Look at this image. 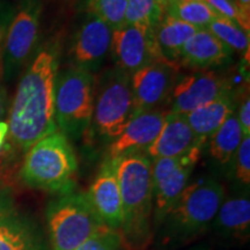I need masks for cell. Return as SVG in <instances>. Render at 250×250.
<instances>
[{"mask_svg":"<svg viewBox=\"0 0 250 250\" xmlns=\"http://www.w3.org/2000/svg\"><path fill=\"white\" fill-rule=\"evenodd\" d=\"M58 62L55 51L44 49L30 62L19 83L8 117V132L20 148L28 151L57 131L55 121V81Z\"/></svg>","mask_w":250,"mask_h":250,"instance_id":"6da1fadb","label":"cell"},{"mask_svg":"<svg viewBox=\"0 0 250 250\" xmlns=\"http://www.w3.org/2000/svg\"><path fill=\"white\" fill-rule=\"evenodd\" d=\"M77 167L67 137L57 130L28 149L20 176L31 188L62 193L71 191Z\"/></svg>","mask_w":250,"mask_h":250,"instance_id":"7a4b0ae2","label":"cell"},{"mask_svg":"<svg viewBox=\"0 0 250 250\" xmlns=\"http://www.w3.org/2000/svg\"><path fill=\"white\" fill-rule=\"evenodd\" d=\"M116 175L124 213L121 229L130 241L143 240L153 210L151 159L143 153L116 159Z\"/></svg>","mask_w":250,"mask_h":250,"instance_id":"3957f363","label":"cell"},{"mask_svg":"<svg viewBox=\"0 0 250 250\" xmlns=\"http://www.w3.org/2000/svg\"><path fill=\"white\" fill-rule=\"evenodd\" d=\"M46 224L54 250H76L104 224L94 211L87 193L67 191L49 203Z\"/></svg>","mask_w":250,"mask_h":250,"instance_id":"277c9868","label":"cell"},{"mask_svg":"<svg viewBox=\"0 0 250 250\" xmlns=\"http://www.w3.org/2000/svg\"><path fill=\"white\" fill-rule=\"evenodd\" d=\"M95 78L88 71L68 67L55 81V121L65 136L78 138L92 125Z\"/></svg>","mask_w":250,"mask_h":250,"instance_id":"5b68a950","label":"cell"},{"mask_svg":"<svg viewBox=\"0 0 250 250\" xmlns=\"http://www.w3.org/2000/svg\"><path fill=\"white\" fill-rule=\"evenodd\" d=\"M129 74L115 67L95 81L92 124L102 138L114 142L136 115Z\"/></svg>","mask_w":250,"mask_h":250,"instance_id":"8992f818","label":"cell"},{"mask_svg":"<svg viewBox=\"0 0 250 250\" xmlns=\"http://www.w3.org/2000/svg\"><path fill=\"white\" fill-rule=\"evenodd\" d=\"M224 196L223 186L213 180L188 184L167 217L179 232H199L214 220Z\"/></svg>","mask_w":250,"mask_h":250,"instance_id":"52a82bcc","label":"cell"},{"mask_svg":"<svg viewBox=\"0 0 250 250\" xmlns=\"http://www.w3.org/2000/svg\"><path fill=\"white\" fill-rule=\"evenodd\" d=\"M43 0H22L6 31L2 48V76L11 81L29 59L39 39Z\"/></svg>","mask_w":250,"mask_h":250,"instance_id":"ba28073f","label":"cell"},{"mask_svg":"<svg viewBox=\"0 0 250 250\" xmlns=\"http://www.w3.org/2000/svg\"><path fill=\"white\" fill-rule=\"evenodd\" d=\"M201 156V146H196L182 156L152 159L153 201L155 215L162 220L188 186L191 171Z\"/></svg>","mask_w":250,"mask_h":250,"instance_id":"9c48e42d","label":"cell"},{"mask_svg":"<svg viewBox=\"0 0 250 250\" xmlns=\"http://www.w3.org/2000/svg\"><path fill=\"white\" fill-rule=\"evenodd\" d=\"M109 52L116 67L129 76L153 62L167 61L156 44L154 30L138 24H125L112 31Z\"/></svg>","mask_w":250,"mask_h":250,"instance_id":"30bf717a","label":"cell"},{"mask_svg":"<svg viewBox=\"0 0 250 250\" xmlns=\"http://www.w3.org/2000/svg\"><path fill=\"white\" fill-rule=\"evenodd\" d=\"M179 67V65L168 61H158L134 72L130 81L136 114L156 110L169 100L177 81Z\"/></svg>","mask_w":250,"mask_h":250,"instance_id":"8fae6325","label":"cell"},{"mask_svg":"<svg viewBox=\"0 0 250 250\" xmlns=\"http://www.w3.org/2000/svg\"><path fill=\"white\" fill-rule=\"evenodd\" d=\"M112 30L101 19L87 13L74 33L68 50L71 66L93 73L110 51Z\"/></svg>","mask_w":250,"mask_h":250,"instance_id":"7c38bea8","label":"cell"},{"mask_svg":"<svg viewBox=\"0 0 250 250\" xmlns=\"http://www.w3.org/2000/svg\"><path fill=\"white\" fill-rule=\"evenodd\" d=\"M229 88L227 80L215 72L197 71L176 81L170 94V112L189 114L208 104Z\"/></svg>","mask_w":250,"mask_h":250,"instance_id":"4fadbf2b","label":"cell"},{"mask_svg":"<svg viewBox=\"0 0 250 250\" xmlns=\"http://www.w3.org/2000/svg\"><path fill=\"white\" fill-rule=\"evenodd\" d=\"M168 111L147 110L137 112L125 129L109 147L108 159L116 160L122 156L143 153L158 138Z\"/></svg>","mask_w":250,"mask_h":250,"instance_id":"5bb4252c","label":"cell"},{"mask_svg":"<svg viewBox=\"0 0 250 250\" xmlns=\"http://www.w3.org/2000/svg\"><path fill=\"white\" fill-rule=\"evenodd\" d=\"M94 211L110 229H121L123 225V203L116 175V160L103 162L101 169L87 193Z\"/></svg>","mask_w":250,"mask_h":250,"instance_id":"9a60e30c","label":"cell"},{"mask_svg":"<svg viewBox=\"0 0 250 250\" xmlns=\"http://www.w3.org/2000/svg\"><path fill=\"white\" fill-rule=\"evenodd\" d=\"M184 115L168 111L158 138L147 148L149 158H175L189 153L196 146H202Z\"/></svg>","mask_w":250,"mask_h":250,"instance_id":"2e32d148","label":"cell"},{"mask_svg":"<svg viewBox=\"0 0 250 250\" xmlns=\"http://www.w3.org/2000/svg\"><path fill=\"white\" fill-rule=\"evenodd\" d=\"M232 52L208 29H199L183 46L179 62L193 70H208L227 62Z\"/></svg>","mask_w":250,"mask_h":250,"instance_id":"e0dca14e","label":"cell"},{"mask_svg":"<svg viewBox=\"0 0 250 250\" xmlns=\"http://www.w3.org/2000/svg\"><path fill=\"white\" fill-rule=\"evenodd\" d=\"M233 111V96L230 88H228L212 102L189 112L186 118L197 138L204 143L206 139L211 138Z\"/></svg>","mask_w":250,"mask_h":250,"instance_id":"ac0fdd59","label":"cell"},{"mask_svg":"<svg viewBox=\"0 0 250 250\" xmlns=\"http://www.w3.org/2000/svg\"><path fill=\"white\" fill-rule=\"evenodd\" d=\"M199 30L191 24L177 20L170 15H164L160 23L154 30L156 44L161 55L168 62L177 65L186 43Z\"/></svg>","mask_w":250,"mask_h":250,"instance_id":"d6986e66","label":"cell"},{"mask_svg":"<svg viewBox=\"0 0 250 250\" xmlns=\"http://www.w3.org/2000/svg\"><path fill=\"white\" fill-rule=\"evenodd\" d=\"M0 250H43L34 225L15 213L0 220Z\"/></svg>","mask_w":250,"mask_h":250,"instance_id":"ffe728a7","label":"cell"},{"mask_svg":"<svg viewBox=\"0 0 250 250\" xmlns=\"http://www.w3.org/2000/svg\"><path fill=\"white\" fill-rule=\"evenodd\" d=\"M215 224L225 232L247 237L250 229V202L246 197H234L221 203L214 218Z\"/></svg>","mask_w":250,"mask_h":250,"instance_id":"44dd1931","label":"cell"},{"mask_svg":"<svg viewBox=\"0 0 250 250\" xmlns=\"http://www.w3.org/2000/svg\"><path fill=\"white\" fill-rule=\"evenodd\" d=\"M242 131L235 110L210 138V154L221 165L229 164L242 140Z\"/></svg>","mask_w":250,"mask_h":250,"instance_id":"7402d4cb","label":"cell"},{"mask_svg":"<svg viewBox=\"0 0 250 250\" xmlns=\"http://www.w3.org/2000/svg\"><path fill=\"white\" fill-rule=\"evenodd\" d=\"M161 5L167 15L198 29H206L219 17L203 0H161Z\"/></svg>","mask_w":250,"mask_h":250,"instance_id":"603a6c76","label":"cell"},{"mask_svg":"<svg viewBox=\"0 0 250 250\" xmlns=\"http://www.w3.org/2000/svg\"><path fill=\"white\" fill-rule=\"evenodd\" d=\"M164 13V7L159 0H126L125 24H138L155 30Z\"/></svg>","mask_w":250,"mask_h":250,"instance_id":"cb8c5ba5","label":"cell"},{"mask_svg":"<svg viewBox=\"0 0 250 250\" xmlns=\"http://www.w3.org/2000/svg\"><path fill=\"white\" fill-rule=\"evenodd\" d=\"M206 29L234 51L249 50V34L226 18L217 17Z\"/></svg>","mask_w":250,"mask_h":250,"instance_id":"d4e9b609","label":"cell"},{"mask_svg":"<svg viewBox=\"0 0 250 250\" xmlns=\"http://www.w3.org/2000/svg\"><path fill=\"white\" fill-rule=\"evenodd\" d=\"M87 12L101 19L112 31L125 26L126 0H87Z\"/></svg>","mask_w":250,"mask_h":250,"instance_id":"484cf974","label":"cell"},{"mask_svg":"<svg viewBox=\"0 0 250 250\" xmlns=\"http://www.w3.org/2000/svg\"><path fill=\"white\" fill-rule=\"evenodd\" d=\"M76 250H124V247L120 234L105 227L86 240Z\"/></svg>","mask_w":250,"mask_h":250,"instance_id":"4316f807","label":"cell"},{"mask_svg":"<svg viewBox=\"0 0 250 250\" xmlns=\"http://www.w3.org/2000/svg\"><path fill=\"white\" fill-rule=\"evenodd\" d=\"M203 1H205L206 4L210 6L219 17L226 18L228 20L233 21L241 29L249 34L250 21L242 17L232 0H203Z\"/></svg>","mask_w":250,"mask_h":250,"instance_id":"83f0119b","label":"cell"},{"mask_svg":"<svg viewBox=\"0 0 250 250\" xmlns=\"http://www.w3.org/2000/svg\"><path fill=\"white\" fill-rule=\"evenodd\" d=\"M235 176L243 184H250V136H243L235 152Z\"/></svg>","mask_w":250,"mask_h":250,"instance_id":"f1b7e54d","label":"cell"},{"mask_svg":"<svg viewBox=\"0 0 250 250\" xmlns=\"http://www.w3.org/2000/svg\"><path fill=\"white\" fill-rule=\"evenodd\" d=\"M237 120H239L243 136H250V98L248 93H247V96L243 98L240 105Z\"/></svg>","mask_w":250,"mask_h":250,"instance_id":"f546056e","label":"cell"},{"mask_svg":"<svg viewBox=\"0 0 250 250\" xmlns=\"http://www.w3.org/2000/svg\"><path fill=\"white\" fill-rule=\"evenodd\" d=\"M11 17L9 6L6 4L5 0H0V44H2L5 40L6 31L11 23Z\"/></svg>","mask_w":250,"mask_h":250,"instance_id":"4dcf8cb0","label":"cell"},{"mask_svg":"<svg viewBox=\"0 0 250 250\" xmlns=\"http://www.w3.org/2000/svg\"><path fill=\"white\" fill-rule=\"evenodd\" d=\"M14 213V204L11 195L5 189H0V220Z\"/></svg>","mask_w":250,"mask_h":250,"instance_id":"1f68e13d","label":"cell"},{"mask_svg":"<svg viewBox=\"0 0 250 250\" xmlns=\"http://www.w3.org/2000/svg\"><path fill=\"white\" fill-rule=\"evenodd\" d=\"M234 5L242 17L250 21V0H234Z\"/></svg>","mask_w":250,"mask_h":250,"instance_id":"d6a6232c","label":"cell"},{"mask_svg":"<svg viewBox=\"0 0 250 250\" xmlns=\"http://www.w3.org/2000/svg\"><path fill=\"white\" fill-rule=\"evenodd\" d=\"M7 105H8L7 94H6V90L0 86V122H2V118L6 116V112H7Z\"/></svg>","mask_w":250,"mask_h":250,"instance_id":"836d02e7","label":"cell"},{"mask_svg":"<svg viewBox=\"0 0 250 250\" xmlns=\"http://www.w3.org/2000/svg\"><path fill=\"white\" fill-rule=\"evenodd\" d=\"M8 133V124L5 122H0V149L4 146L6 137Z\"/></svg>","mask_w":250,"mask_h":250,"instance_id":"e575fe53","label":"cell"},{"mask_svg":"<svg viewBox=\"0 0 250 250\" xmlns=\"http://www.w3.org/2000/svg\"><path fill=\"white\" fill-rule=\"evenodd\" d=\"M2 44H0V72H1V68H2Z\"/></svg>","mask_w":250,"mask_h":250,"instance_id":"d590c367","label":"cell"},{"mask_svg":"<svg viewBox=\"0 0 250 250\" xmlns=\"http://www.w3.org/2000/svg\"><path fill=\"white\" fill-rule=\"evenodd\" d=\"M159 1H160V4H161V0H159ZM162 6V5H161Z\"/></svg>","mask_w":250,"mask_h":250,"instance_id":"8d00e7d4","label":"cell"},{"mask_svg":"<svg viewBox=\"0 0 250 250\" xmlns=\"http://www.w3.org/2000/svg\"><path fill=\"white\" fill-rule=\"evenodd\" d=\"M232 1H233V2H234V0H232Z\"/></svg>","mask_w":250,"mask_h":250,"instance_id":"74e56055","label":"cell"}]
</instances>
